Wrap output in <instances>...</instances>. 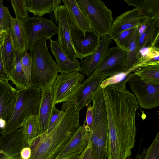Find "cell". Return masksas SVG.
<instances>
[{"instance_id": "cell-6", "label": "cell", "mask_w": 159, "mask_h": 159, "mask_svg": "<svg viewBox=\"0 0 159 159\" xmlns=\"http://www.w3.org/2000/svg\"><path fill=\"white\" fill-rule=\"evenodd\" d=\"M92 29L100 37L108 35L113 20L112 12L101 0H76Z\"/></svg>"}, {"instance_id": "cell-33", "label": "cell", "mask_w": 159, "mask_h": 159, "mask_svg": "<svg viewBox=\"0 0 159 159\" xmlns=\"http://www.w3.org/2000/svg\"><path fill=\"white\" fill-rule=\"evenodd\" d=\"M10 2L15 13V18L23 21L29 17L26 0H10Z\"/></svg>"}, {"instance_id": "cell-9", "label": "cell", "mask_w": 159, "mask_h": 159, "mask_svg": "<svg viewBox=\"0 0 159 159\" xmlns=\"http://www.w3.org/2000/svg\"><path fill=\"white\" fill-rule=\"evenodd\" d=\"M51 16L58 25L57 40L66 55L73 61L78 60L72 45L70 26L72 24L67 10L64 5H60Z\"/></svg>"}, {"instance_id": "cell-22", "label": "cell", "mask_w": 159, "mask_h": 159, "mask_svg": "<svg viewBox=\"0 0 159 159\" xmlns=\"http://www.w3.org/2000/svg\"><path fill=\"white\" fill-rule=\"evenodd\" d=\"M11 35L14 50L24 54L27 47V40L23 21L11 17Z\"/></svg>"}, {"instance_id": "cell-46", "label": "cell", "mask_w": 159, "mask_h": 159, "mask_svg": "<svg viewBox=\"0 0 159 159\" xmlns=\"http://www.w3.org/2000/svg\"><path fill=\"white\" fill-rule=\"evenodd\" d=\"M79 156L78 157H71L69 158H67L66 159H79Z\"/></svg>"}, {"instance_id": "cell-36", "label": "cell", "mask_w": 159, "mask_h": 159, "mask_svg": "<svg viewBox=\"0 0 159 159\" xmlns=\"http://www.w3.org/2000/svg\"><path fill=\"white\" fill-rule=\"evenodd\" d=\"M23 70L26 78L27 87L29 86L31 81V75L33 66L32 61L30 53L25 52L21 60Z\"/></svg>"}, {"instance_id": "cell-27", "label": "cell", "mask_w": 159, "mask_h": 159, "mask_svg": "<svg viewBox=\"0 0 159 159\" xmlns=\"http://www.w3.org/2000/svg\"><path fill=\"white\" fill-rule=\"evenodd\" d=\"M15 54L14 66L9 76V79L12 84L15 85L16 90L19 91L27 87V84L21 63L22 58L24 54L19 53L15 50Z\"/></svg>"}, {"instance_id": "cell-3", "label": "cell", "mask_w": 159, "mask_h": 159, "mask_svg": "<svg viewBox=\"0 0 159 159\" xmlns=\"http://www.w3.org/2000/svg\"><path fill=\"white\" fill-rule=\"evenodd\" d=\"M47 39L40 40L30 51L33 66L30 86L41 89L52 86L58 75L57 64L46 45Z\"/></svg>"}, {"instance_id": "cell-5", "label": "cell", "mask_w": 159, "mask_h": 159, "mask_svg": "<svg viewBox=\"0 0 159 159\" xmlns=\"http://www.w3.org/2000/svg\"><path fill=\"white\" fill-rule=\"evenodd\" d=\"M93 122L90 139L94 150L95 159H107L108 136L107 115L104 99L93 101Z\"/></svg>"}, {"instance_id": "cell-4", "label": "cell", "mask_w": 159, "mask_h": 159, "mask_svg": "<svg viewBox=\"0 0 159 159\" xmlns=\"http://www.w3.org/2000/svg\"><path fill=\"white\" fill-rule=\"evenodd\" d=\"M41 94L40 88L30 86L17 91V100L12 115L1 135H6L21 128L30 116H37Z\"/></svg>"}, {"instance_id": "cell-43", "label": "cell", "mask_w": 159, "mask_h": 159, "mask_svg": "<svg viewBox=\"0 0 159 159\" xmlns=\"http://www.w3.org/2000/svg\"><path fill=\"white\" fill-rule=\"evenodd\" d=\"M5 30H0V47L2 45L5 37Z\"/></svg>"}, {"instance_id": "cell-13", "label": "cell", "mask_w": 159, "mask_h": 159, "mask_svg": "<svg viewBox=\"0 0 159 159\" xmlns=\"http://www.w3.org/2000/svg\"><path fill=\"white\" fill-rule=\"evenodd\" d=\"M149 20L134 8L120 14L113 20L108 36L114 41L123 32L147 24Z\"/></svg>"}, {"instance_id": "cell-29", "label": "cell", "mask_w": 159, "mask_h": 159, "mask_svg": "<svg viewBox=\"0 0 159 159\" xmlns=\"http://www.w3.org/2000/svg\"><path fill=\"white\" fill-rule=\"evenodd\" d=\"M139 34L137 27L129 42L127 49L126 63L125 68L126 71L137 65L140 60V50L138 44Z\"/></svg>"}, {"instance_id": "cell-24", "label": "cell", "mask_w": 159, "mask_h": 159, "mask_svg": "<svg viewBox=\"0 0 159 159\" xmlns=\"http://www.w3.org/2000/svg\"><path fill=\"white\" fill-rule=\"evenodd\" d=\"M61 0H26L27 9L34 17H40L46 14H53L61 3Z\"/></svg>"}, {"instance_id": "cell-38", "label": "cell", "mask_w": 159, "mask_h": 159, "mask_svg": "<svg viewBox=\"0 0 159 159\" xmlns=\"http://www.w3.org/2000/svg\"><path fill=\"white\" fill-rule=\"evenodd\" d=\"M79 159H95L94 150L90 139L86 148L80 155Z\"/></svg>"}, {"instance_id": "cell-45", "label": "cell", "mask_w": 159, "mask_h": 159, "mask_svg": "<svg viewBox=\"0 0 159 159\" xmlns=\"http://www.w3.org/2000/svg\"><path fill=\"white\" fill-rule=\"evenodd\" d=\"M153 21L156 26L159 28V17L156 18Z\"/></svg>"}, {"instance_id": "cell-35", "label": "cell", "mask_w": 159, "mask_h": 159, "mask_svg": "<svg viewBox=\"0 0 159 159\" xmlns=\"http://www.w3.org/2000/svg\"><path fill=\"white\" fill-rule=\"evenodd\" d=\"M64 111L61 109L58 110L53 105L50 116L47 130L44 133L46 135L49 134L57 126L61 120L64 114Z\"/></svg>"}, {"instance_id": "cell-31", "label": "cell", "mask_w": 159, "mask_h": 159, "mask_svg": "<svg viewBox=\"0 0 159 159\" xmlns=\"http://www.w3.org/2000/svg\"><path fill=\"white\" fill-rule=\"evenodd\" d=\"M159 28L156 25L153 20H149L146 24L144 32L139 36L138 44L140 51L144 48H148L154 40Z\"/></svg>"}, {"instance_id": "cell-8", "label": "cell", "mask_w": 159, "mask_h": 159, "mask_svg": "<svg viewBox=\"0 0 159 159\" xmlns=\"http://www.w3.org/2000/svg\"><path fill=\"white\" fill-rule=\"evenodd\" d=\"M23 22L27 40L26 52L31 51L41 39H49L57 34V27L52 20L33 17H29Z\"/></svg>"}, {"instance_id": "cell-47", "label": "cell", "mask_w": 159, "mask_h": 159, "mask_svg": "<svg viewBox=\"0 0 159 159\" xmlns=\"http://www.w3.org/2000/svg\"><path fill=\"white\" fill-rule=\"evenodd\" d=\"M138 155H139L138 154H137L136 155V156L134 158H131V157H128L127 159H138Z\"/></svg>"}, {"instance_id": "cell-15", "label": "cell", "mask_w": 159, "mask_h": 159, "mask_svg": "<svg viewBox=\"0 0 159 159\" xmlns=\"http://www.w3.org/2000/svg\"><path fill=\"white\" fill-rule=\"evenodd\" d=\"M28 146L22 127L6 135L0 136V150L11 159H21L20 152Z\"/></svg>"}, {"instance_id": "cell-19", "label": "cell", "mask_w": 159, "mask_h": 159, "mask_svg": "<svg viewBox=\"0 0 159 159\" xmlns=\"http://www.w3.org/2000/svg\"><path fill=\"white\" fill-rule=\"evenodd\" d=\"M40 104L37 116L39 135L47 131L53 105L52 86L41 89Z\"/></svg>"}, {"instance_id": "cell-44", "label": "cell", "mask_w": 159, "mask_h": 159, "mask_svg": "<svg viewBox=\"0 0 159 159\" xmlns=\"http://www.w3.org/2000/svg\"><path fill=\"white\" fill-rule=\"evenodd\" d=\"M0 159H11L8 155L0 150Z\"/></svg>"}, {"instance_id": "cell-7", "label": "cell", "mask_w": 159, "mask_h": 159, "mask_svg": "<svg viewBox=\"0 0 159 159\" xmlns=\"http://www.w3.org/2000/svg\"><path fill=\"white\" fill-rule=\"evenodd\" d=\"M84 78L79 71L58 75L52 86L53 104L74 99Z\"/></svg>"}, {"instance_id": "cell-37", "label": "cell", "mask_w": 159, "mask_h": 159, "mask_svg": "<svg viewBox=\"0 0 159 159\" xmlns=\"http://www.w3.org/2000/svg\"><path fill=\"white\" fill-rule=\"evenodd\" d=\"M137 27L130 29L121 33L114 40L117 46L127 50L128 44Z\"/></svg>"}, {"instance_id": "cell-26", "label": "cell", "mask_w": 159, "mask_h": 159, "mask_svg": "<svg viewBox=\"0 0 159 159\" xmlns=\"http://www.w3.org/2000/svg\"><path fill=\"white\" fill-rule=\"evenodd\" d=\"M10 30H6L3 43L1 47L2 57L8 76L14 67L15 60V50Z\"/></svg>"}, {"instance_id": "cell-16", "label": "cell", "mask_w": 159, "mask_h": 159, "mask_svg": "<svg viewBox=\"0 0 159 159\" xmlns=\"http://www.w3.org/2000/svg\"><path fill=\"white\" fill-rule=\"evenodd\" d=\"M107 77L103 75H92L83 81L74 97L80 111L88 106L92 101V94L100 88L101 84Z\"/></svg>"}, {"instance_id": "cell-1", "label": "cell", "mask_w": 159, "mask_h": 159, "mask_svg": "<svg viewBox=\"0 0 159 159\" xmlns=\"http://www.w3.org/2000/svg\"><path fill=\"white\" fill-rule=\"evenodd\" d=\"M107 118V141L116 146L135 140L136 115L138 104L134 94L127 89L120 90L106 87L102 89Z\"/></svg>"}, {"instance_id": "cell-18", "label": "cell", "mask_w": 159, "mask_h": 159, "mask_svg": "<svg viewBox=\"0 0 159 159\" xmlns=\"http://www.w3.org/2000/svg\"><path fill=\"white\" fill-rule=\"evenodd\" d=\"M17 91L8 81L0 80V121L7 123L12 115L17 100Z\"/></svg>"}, {"instance_id": "cell-25", "label": "cell", "mask_w": 159, "mask_h": 159, "mask_svg": "<svg viewBox=\"0 0 159 159\" xmlns=\"http://www.w3.org/2000/svg\"><path fill=\"white\" fill-rule=\"evenodd\" d=\"M129 6H132L142 16L154 20L159 17V0H124Z\"/></svg>"}, {"instance_id": "cell-11", "label": "cell", "mask_w": 159, "mask_h": 159, "mask_svg": "<svg viewBox=\"0 0 159 159\" xmlns=\"http://www.w3.org/2000/svg\"><path fill=\"white\" fill-rule=\"evenodd\" d=\"M128 84L141 108L152 109L159 106V84L146 83L138 76L131 79Z\"/></svg>"}, {"instance_id": "cell-10", "label": "cell", "mask_w": 159, "mask_h": 159, "mask_svg": "<svg viewBox=\"0 0 159 159\" xmlns=\"http://www.w3.org/2000/svg\"><path fill=\"white\" fill-rule=\"evenodd\" d=\"M70 32L72 45L77 58L82 60L95 52L101 39L92 29L91 31L83 30L72 24L70 26Z\"/></svg>"}, {"instance_id": "cell-20", "label": "cell", "mask_w": 159, "mask_h": 159, "mask_svg": "<svg viewBox=\"0 0 159 159\" xmlns=\"http://www.w3.org/2000/svg\"><path fill=\"white\" fill-rule=\"evenodd\" d=\"M49 47L55 58L58 72L65 74L75 71L80 72V63L78 60L74 61L68 57L62 49L57 40L49 39Z\"/></svg>"}, {"instance_id": "cell-41", "label": "cell", "mask_w": 159, "mask_h": 159, "mask_svg": "<svg viewBox=\"0 0 159 159\" xmlns=\"http://www.w3.org/2000/svg\"><path fill=\"white\" fill-rule=\"evenodd\" d=\"M31 154V151L30 148L26 146L24 148L21 150L20 155L21 159H29Z\"/></svg>"}, {"instance_id": "cell-12", "label": "cell", "mask_w": 159, "mask_h": 159, "mask_svg": "<svg viewBox=\"0 0 159 159\" xmlns=\"http://www.w3.org/2000/svg\"><path fill=\"white\" fill-rule=\"evenodd\" d=\"M127 56V50L117 46L109 48L92 75H103L109 76L125 71Z\"/></svg>"}, {"instance_id": "cell-23", "label": "cell", "mask_w": 159, "mask_h": 159, "mask_svg": "<svg viewBox=\"0 0 159 159\" xmlns=\"http://www.w3.org/2000/svg\"><path fill=\"white\" fill-rule=\"evenodd\" d=\"M61 1L67 10L73 25L83 30H92L90 24L76 0H62Z\"/></svg>"}, {"instance_id": "cell-2", "label": "cell", "mask_w": 159, "mask_h": 159, "mask_svg": "<svg viewBox=\"0 0 159 159\" xmlns=\"http://www.w3.org/2000/svg\"><path fill=\"white\" fill-rule=\"evenodd\" d=\"M64 115L48 134L44 133L32 143L29 159H55L79 128L80 110L75 98L63 102Z\"/></svg>"}, {"instance_id": "cell-21", "label": "cell", "mask_w": 159, "mask_h": 159, "mask_svg": "<svg viewBox=\"0 0 159 159\" xmlns=\"http://www.w3.org/2000/svg\"><path fill=\"white\" fill-rule=\"evenodd\" d=\"M141 66L137 64L129 70L118 73L108 76L102 82L100 87L104 89L106 87L115 89L120 90L126 89V84L131 79L137 77L134 73Z\"/></svg>"}, {"instance_id": "cell-39", "label": "cell", "mask_w": 159, "mask_h": 159, "mask_svg": "<svg viewBox=\"0 0 159 159\" xmlns=\"http://www.w3.org/2000/svg\"><path fill=\"white\" fill-rule=\"evenodd\" d=\"M85 120L86 130L88 132H91L93 122V115L92 106L90 104L88 106Z\"/></svg>"}, {"instance_id": "cell-34", "label": "cell", "mask_w": 159, "mask_h": 159, "mask_svg": "<svg viewBox=\"0 0 159 159\" xmlns=\"http://www.w3.org/2000/svg\"><path fill=\"white\" fill-rule=\"evenodd\" d=\"M11 17L8 8L4 6L3 1L0 0V30L11 29Z\"/></svg>"}, {"instance_id": "cell-30", "label": "cell", "mask_w": 159, "mask_h": 159, "mask_svg": "<svg viewBox=\"0 0 159 159\" xmlns=\"http://www.w3.org/2000/svg\"><path fill=\"white\" fill-rule=\"evenodd\" d=\"M22 127L27 145L30 148L34 141L39 136L37 116L29 117L24 122Z\"/></svg>"}, {"instance_id": "cell-40", "label": "cell", "mask_w": 159, "mask_h": 159, "mask_svg": "<svg viewBox=\"0 0 159 159\" xmlns=\"http://www.w3.org/2000/svg\"><path fill=\"white\" fill-rule=\"evenodd\" d=\"M0 80L8 81L9 76L4 66L1 54V47H0Z\"/></svg>"}, {"instance_id": "cell-32", "label": "cell", "mask_w": 159, "mask_h": 159, "mask_svg": "<svg viewBox=\"0 0 159 159\" xmlns=\"http://www.w3.org/2000/svg\"><path fill=\"white\" fill-rule=\"evenodd\" d=\"M138 159H159V132L156 134L150 146L144 148Z\"/></svg>"}, {"instance_id": "cell-42", "label": "cell", "mask_w": 159, "mask_h": 159, "mask_svg": "<svg viewBox=\"0 0 159 159\" xmlns=\"http://www.w3.org/2000/svg\"><path fill=\"white\" fill-rule=\"evenodd\" d=\"M149 47L159 48V32L157 33L154 40Z\"/></svg>"}, {"instance_id": "cell-28", "label": "cell", "mask_w": 159, "mask_h": 159, "mask_svg": "<svg viewBox=\"0 0 159 159\" xmlns=\"http://www.w3.org/2000/svg\"><path fill=\"white\" fill-rule=\"evenodd\" d=\"M134 73L146 83L159 84V62L144 65L136 70Z\"/></svg>"}, {"instance_id": "cell-17", "label": "cell", "mask_w": 159, "mask_h": 159, "mask_svg": "<svg viewBox=\"0 0 159 159\" xmlns=\"http://www.w3.org/2000/svg\"><path fill=\"white\" fill-rule=\"evenodd\" d=\"M112 40L108 35L103 36L95 52L81 60L80 71L88 77L91 76L106 54Z\"/></svg>"}, {"instance_id": "cell-14", "label": "cell", "mask_w": 159, "mask_h": 159, "mask_svg": "<svg viewBox=\"0 0 159 159\" xmlns=\"http://www.w3.org/2000/svg\"><path fill=\"white\" fill-rule=\"evenodd\" d=\"M85 120L74 136L55 159H64L78 157L86 148L90 139V132L86 130Z\"/></svg>"}]
</instances>
